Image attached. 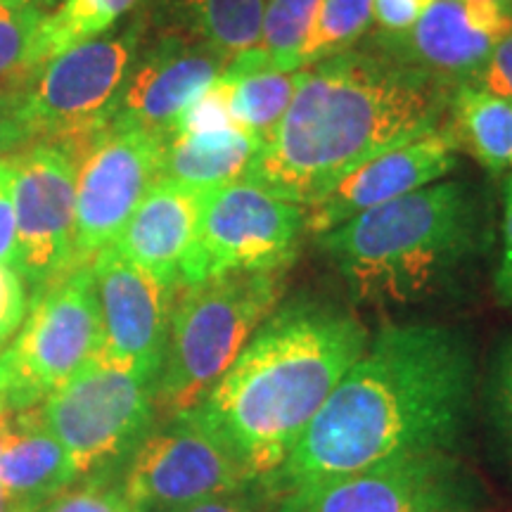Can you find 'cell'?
I'll return each instance as SVG.
<instances>
[{
  "label": "cell",
  "mask_w": 512,
  "mask_h": 512,
  "mask_svg": "<svg viewBox=\"0 0 512 512\" xmlns=\"http://www.w3.org/2000/svg\"><path fill=\"white\" fill-rule=\"evenodd\" d=\"M512 12L477 0H434L413 29L399 38L375 41L446 88L475 83L498 41L508 34Z\"/></svg>",
  "instance_id": "16"
},
{
  "label": "cell",
  "mask_w": 512,
  "mask_h": 512,
  "mask_svg": "<svg viewBox=\"0 0 512 512\" xmlns=\"http://www.w3.org/2000/svg\"><path fill=\"white\" fill-rule=\"evenodd\" d=\"M131 512H140V510H136V508H133V510H131Z\"/></svg>",
  "instance_id": "43"
},
{
  "label": "cell",
  "mask_w": 512,
  "mask_h": 512,
  "mask_svg": "<svg viewBox=\"0 0 512 512\" xmlns=\"http://www.w3.org/2000/svg\"><path fill=\"white\" fill-rule=\"evenodd\" d=\"M46 12L0 0V91H22L34 76V43Z\"/></svg>",
  "instance_id": "27"
},
{
  "label": "cell",
  "mask_w": 512,
  "mask_h": 512,
  "mask_svg": "<svg viewBox=\"0 0 512 512\" xmlns=\"http://www.w3.org/2000/svg\"><path fill=\"white\" fill-rule=\"evenodd\" d=\"M228 128H240L233 114V100H230V83L223 74L216 79L207 91H202L190 102L188 110L181 114L174 133L183 136H200V133H219ZM171 133V136H174Z\"/></svg>",
  "instance_id": "28"
},
{
  "label": "cell",
  "mask_w": 512,
  "mask_h": 512,
  "mask_svg": "<svg viewBox=\"0 0 512 512\" xmlns=\"http://www.w3.org/2000/svg\"><path fill=\"white\" fill-rule=\"evenodd\" d=\"M157 382L93 361L41 401L43 420L72 460L76 482L107 477L133 456L155 422Z\"/></svg>",
  "instance_id": "7"
},
{
  "label": "cell",
  "mask_w": 512,
  "mask_h": 512,
  "mask_svg": "<svg viewBox=\"0 0 512 512\" xmlns=\"http://www.w3.org/2000/svg\"><path fill=\"white\" fill-rule=\"evenodd\" d=\"M169 512H261V510L249 503L242 494H230V496H216V498H207V501L183 505V508H176Z\"/></svg>",
  "instance_id": "37"
},
{
  "label": "cell",
  "mask_w": 512,
  "mask_h": 512,
  "mask_svg": "<svg viewBox=\"0 0 512 512\" xmlns=\"http://www.w3.org/2000/svg\"><path fill=\"white\" fill-rule=\"evenodd\" d=\"M27 283L15 268L0 266V349H5L22 328L29 311Z\"/></svg>",
  "instance_id": "31"
},
{
  "label": "cell",
  "mask_w": 512,
  "mask_h": 512,
  "mask_svg": "<svg viewBox=\"0 0 512 512\" xmlns=\"http://www.w3.org/2000/svg\"><path fill=\"white\" fill-rule=\"evenodd\" d=\"M496 297L512 309V174L503 192V223H501V261L496 268Z\"/></svg>",
  "instance_id": "35"
},
{
  "label": "cell",
  "mask_w": 512,
  "mask_h": 512,
  "mask_svg": "<svg viewBox=\"0 0 512 512\" xmlns=\"http://www.w3.org/2000/svg\"><path fill=\"white\" fill-rule=\"evenodd\" d=\"M17 209V273L31 292L76 264V150L29 143L12 155Z\"/></svg>",
  "instance_id": "13"
},
{
  "label": "cell",
  "mask_w": 512,
  "mask_h": 512,
  "mask_svg": "<svg viewBox=\"0 0 512 512\" xmlns=\"http://www.w3.org/2000/svg\"><path fill=\"white\" fill-rule=\"evenodd\" d=\"M444 124L458 150L470 152L489 174H512V100L463 83L451 91Z\"/></svg>",
  "instance_id": "21"
},
{
  "label": "cell",
  "mask_w": 512,
  "mask_h": 512,
  "mask_svg": "<svg viewBox=\"0 0 512 512\" xmlns=\"http://www.w3.org/2000/svg\"><path fill=\"white\" fill-rule=\"evenodd\" d=\"M373 12L375 0H320L316 29L302 55L304 67L356 48L373 24Z\"/></svg>",
  "instance_id": "26"
},
{
  "label": "cell",
  "mask_w": 512,
  "mask_h": 512,
  "mask_svg": "<svg viewBox=\"0 0 512 512\" xmlns=\"http://www.w3.org/2000/svg\"><path fill=\"white\" fill-rule=\"evenodd\" d=\"M15 413L17 408L12 406H0V456L5 453V448L10 444V437H12V427H15Z\"/></svg>",
  "instance_id": "39"
},
{
  "label": "cell",
  "mask_w": 512,
  "mask_h": 512,
  "mask_svg": "<svg viewBox=\"0 0 512 512\" xmlns=\"http://www.w3.org/2000/svg\"><path fill=\"white\" fill-rule=\"evenodd\" d=\"M451 88L377 48L302 69L287 112L245 181L309 207L356 166L444 126Z\"/></svg>",
  "instance_id": "2"
},
{
  "label": "cell",
  "mask_w": 512,
  "mask_h": 512,
  "mask_svg": "<svg viewBox=\"0 0 512 512\" xmlns=\"http://www.w3.org/2000/svg\"><path fill=\"white\" fill-rule=\"evenodd\" d=\"M91 266L102 320V347L95 361L136 370L157 382L176 290L114 247L102 249Z\"/></svg>",
  "instance_id": "14"
},
{
  "label": "cell",
  "mask_w": 512,
  "mask_h": 512,
  "mask_svg": "<svg viewBox=\"0 0 512 512\" xmlns=\"http://www.w3.org/2000/svg\"><path fill=\"white\" fill-rule=\"evenodd\" d=\"M287 271H238L178 285L155 387L164 418L190 411L280 306Z\"/></svg>",
  "instance_id": "5"
},
{
  "label": "cell",
  "mask_w": 512,
  "mask_h": 512,
  "mask_svg": "<svg viewBox=\"0 0 512 512\" xmlns=\"http://www.w3.org/2000/svg\"><path fill=\"white\" fill-rule=\"evenodd\" d=\"M102 347L98 287L91 264L31 292L22 328L5 347L19 408L38 406L93 363Z\"/></svg>",
  "instance_id": "9"
},
{
  "label": "cell",
  "mask_w": 512,
  "mask_h": 512,
  "mask_svg": "<svg viewBox=\"0 0 512 512\" xmlns=\"http://www.w3.org/2000/svg\"><path fill=\"white\" fill-rule=\"evenodd\" d=\"M266 0H157L171 34H183L235 60L259 43Z\"/></svg>",
  "instance_id": "22"
},
{
  "label": "cell",
  "mask_w": 512,
  "mask_h": 512,
  "mask_svg": "<svg viewBox=\"0 0 512 512\" xmlns=\"http://www.w3.org/2000/svg\"><path fill=\"white\" fill-rule=\"evenodd\" d=\"M17 209H15V171L12 159L0 157V266L17 271Z\"/></svg>",
  "instance_id": "32"
},
{
  "label": "cell",
  "mask_w": 512,
  "mask_h": 512,
  "mask_svg": "<svg viewBox=\"0 0 512 512\" xmlns=\"http://www.w3.org/2000/svg\"><path fill=\"white\" fill-rule=\"evenodd\" d=\"M252 484L221 441L190 413H178L140 441L121 489L140 512H169L207 498L245 494Z\"/></svg>",
  "instance_id": "12"
},
{
  "label": "cell",
  "mask_w": 512,
  "mask_h": 512,
  "mask_svg": "<svg viewBox=\"0 0 512 512\" xmlns=\"http://www.w3.org/2000/svg\"><path fill=\"white\" fill-rule=\"evenodd\" d=\"M12 406L19 408L17 403V384H15V375L5 361V349H0V406Z\"/></svg>",
  "instance_id": "38"
},
{
  "label": "cell",
  "mask_w": 512,
  "mask_h": 512,
  "mask_svg": "<svg viewBox=\"0 0 512 512\" xmlns=\"http://www.w3.org/2000/svg\"><path fill=\"white\" fill-rule=\"evenodd\" d=\"M361 302L418 304L456 283L484 245L482 209L465 183H430L318 235Z\"/></svg>",
  "instance_id": "4"
},
{
  "label": "cell",
  "mask_w": 512,
  "mask_h": 512,
  "mask_svg": "<svg viewBox=\"0 0 512 512\" xmlns=\"http://www.w3.org/2000/svg\"><path fill=\"white\" fill-rule=\"evenodd\" d=\"M228 67L223 55L183 34H164L140 53L107 124L169 138L188 105Z\"/></svg>",
  "instance_id": "15"
},
{
  "label": "cell",
  "mask_w": 512,
  "mask_h": 512,
  "mask_svg": "<svg viewBox=\"0 0 512 512\" xmlns=\"http://www.w3.org/2000/svg\"><path fill=\"white\" fill-rule=\"evenodd\" d=\"M458 159V145L446 124L437 131L396 145L361 166L311 202L306 209V230L323 235L354 216L399 200L408 192L437 183L451 174Z\"/></svg>",
  "instance_id": "17"
},
{
  "label": "cell",
  "mask_w": 512,
  "mask_h": 512,
  "mask_svg": "<svg viewBox=\"0 0 512 512\" xmlns=\"http://www.w3.org/2000/svg\"><path fill=\"white\" fill-rule=\"evenodd\" d=\"M147 22L131 19L119 31L76 43L36 69L17 93V117L29 143L79 147L112 117Z\"/></svg>",
  "instance_id": "6"
},
{
  "label": "cell",
  "mask_w": 512,
  "mask_h": 512,
  "mask_svg": "<svg viewBox=\"0 0 512 512\" xmlns=\"http://www.w3.org/2000/svg\"><path fill=\"white\" fill-rule=\"evenodd\" d=\"M306 233L302 204L280 200L245 178L204 190L178 285L238 271H290Z\"/></svg>",
  "instance_id": "8"
},
{
  "label": "cell",
  "mask_w": 512,
  "mask_h": 512,
  "mask_svg": "<svg viewBox=\"0 0 512 512\" xmlns=\"http://www.w3.org/2000/svg\"><path fill=\"white\" fill-rule=\"evenodd\" d=\"M477 3H489V5H496V8L512 12V0H477Z\"/></svg>",
  "instance_id": "42"
},
{
  "label": "cell",
  "mask_w": 512,
  "mask_h": 512,
  "mask_svg": "<svg viewBox=\"0 0 512 512\" xmlns=\"http://www.w3.org/2000/svg\"><path fill=\"white\" fill-rule=\"evenodd\" d=\"M121 486L107 482V477H88L81 484H72L50 498L36 512H131Z\"/></svg>",
  "instance_id": "29"
},
{
  "label": "cell",
  "mask_w": 512,
  "mask_h": 512,
  "mask_svg": "<svg viewBox=\"0 0 512 512\" xmlns=\"http://www.w3.org/2000/svg\"><path fill=\"white\" fill-rule=\"evenodd\" d=\"M261 145L264 140L247 133L245 128L200 136L174 133L164 140L159 176L200 192L221 188L247 176Z\"/></svg>",
  "instance_id": "20"
},
{
  "label": "cell",
  "mask_w": 512,
  "mask_h": 512,
  "mask_svg": "<svg viewBox=\"0 0 512 512\" xmlns=\"http://www.w3.org/2000/svg\"><path fill=\"white\" fill-rule=\"evenodd\" d=\"M202 195L200 190L159 176L112 247L176 290L183 259L195 240Z\"/></svg>",
  "instance_id": "18"
},
{
  "label": "cell",
  "mask_w": 512,
  "mask_h": 512,
  "mask_svg": "<svg viewBox=\"0 0 512 512\" xmlns=\"http://www.w3.org/2000/svg\"><path fill=\"white\" fill-rule=\"evenodd\" d=\"M17 93L0 91V157L10 150H22L27 145L22 124L17 117Z\"/></svg>",
  "instance_id": "36"
},
{
  "label": "cell",
  "mask_w": 512,
  "mask_h": 512,
  "mask_svg": "<svg viewBox=\"0 0 512 512\" xmlns=\"http://www.w3.org/2000/svg\"><path fill=\"white\" fill-rule=\"evenodd\" d=\"M74 482L72 460L43 420L41 406L17 408L10 444L0 456V486L36 512Z\"/></svg>",
  "instance_id": "19"
},
{
  "label": "cell",
  "mask_w": 512,
  "mask_h": 512,
  "mask_svg": "<svg viewBox=\"0 0 512 512\" xmlns=\"http://www.w3.org/2000/svg\"><path fill=\"white\" fill-rule=\"evenodd\" d=\"M489 406L498 437L512 456V337L503 342L494 358L489 380Z\"/></svg>",
  "instance_id": "30"
},
{
  "label": "cell",
  "mask_w": 512,
  "mask_h": 512,
  "mask_svg": "<svg viewBox=\"0 0 512 512\" xmlns=\"http://www.w3.org/2000/svg\"><path fill=\"white\" fill-rule=\"evenodd\" d=\"M223 79L230 83V100L238 126L266 140L290 107L302 79V69L278 72L247 62L245 57H235L223 69Z\"/></svg>",
  "instance_id": "23"
},
{
  "label": "cell",
  "mask_w": 512,
  "mask_h": 512,
  "mask_svg": "<svg viewBox=\"0 0 512 512\" xmlns=\"http://www.w3.org/2000/svg\"><path fill=\"white\" fill-rule=\"evenodd\" d=\"M434 0H375L373 22L377 24L375 41H389L399 38L408 29L415 27V22L425 15Z\"/></svg>",
  "instance_id": "33"
},
{
  "label": "cell",
  "mask_w": 512,
  "mask_h": 512,
  "mask_svg": "<svg viewBox=\"0 0 512 512\" xmlns=\"http://www.w3.org/2000/svg\"><path fill=\"white\" fill-rule=\"evenodd\" d=\"M477 86L486 88L489 93L501 95L505 100H512V24L498 46L491 53L489 62L477 76Z\"/></svg>",
  "instance_id": "34"
},
{
  "label": "cell",
  "mask_w": 512,
  "mask_h": 512,
  "mask_svg": "<svg viewBox=\"0 0 512 512\" xmlns=\"http://www.w3.org/2000/svg\"><path fill=\"white\" fill-rule=\"evenodd\" d=\"M164 138L102 126L76 147V264L112 247L159 178Z\"/></svg>",
  "instance_id": "11"
},
{
  "label": "cell",
  "mask_w": 512,
  "mask_h": 512,
  "mask_svg": "<svg viewBox=\"0 0 512 512\" xmlns=\"http://www.w3.org/2000/svg\"><path fill=\"white\" fill-rule=\"evenodd\" d=\"M368 347L354 313L318 299L278 306L190 413L266 484Z\"/></svg>",
  "instance_id": "3"
},
{
  "label": "cell",
  "mask_w": 512,
  "mask_h": 512,
  "mask_svg": "<svg viewBox=\"0 0 512 512\" xmlns=\"http://www.w3.org/2000/svg\"><path fill=\"white\" fill-rule=\"evenodd\" d=\"M0 512H34L29 508V505H24L22 501H17V498H12L8 491L0 486Z\"/></svg>",
  "instance_id": "40"
},
{
  "label": "cell",
  "mask_w": 512,
  "mask_h": 512,
  "mask_svg": "<svg viewBox=\"0 0 512 512\" xmlns=\"http://www.w3.org/2000/svg\"><path fill=\"white\" fill-rule=\"evenodd\" d=\"M475 389V351L463 332L437 323L389 325L264 489L280 498L389 460L451 453L470 425Z\"/></svg>",
  "instance_id": "1"
},
{
  "label": "cell",
  "mask_w": 512,
  "mask_h": 512,
  "mask_svg": "<svg viewBox=\"0 0 512 512\" xmlns=\"http://www.w3.org/2000/svg\"><path fill=\"white\" fill-rule=\"evenodd\" d=\"M320 0H266L259 43L247 53V62L278 72L304 69L302 55L316 29Z\"/></svg>",
  "instance_id": "25"
},
{
  "label": "cell",
  "mask_w": 512,
  "mask_h": 512,
  "mask_svg": "<svg viewBox=\"0 0 512 512\" xmlns=\"http://www.w3.org/2000/svg\"><path fill=\"white\" fill-rule=\"evenodd\" d=\"M3 3H12V5H31V8H38L41 12H48L55 8L57 0H3Z\"/></svg>",
  "instance_id": "41"
},
{
  "label": "cell",
  "mask_w": 512,
  "mask_h": 512,
  "mask_svg": "<svg viewBox=\"0 0 512 512\" xmlns=\"http://www.w3.org/2000/svg\"><path fill=\"white\" fill-rule=\"evenodd\" d=\"M145 0H60L41 19L34 43V72L76 43L110 34L121 19L133 15Z\"/></svg>",
  "instance_id": "24"
},
{
  "label": "cell",
  "mask_w": 512,
  "mask_h": 512,
  "mask_svg": "<svg viewBox=\"0 0 512 512\" xmlns=\"http://www.w3.org/2000/svg\"><path fill=\"white\" fill-rule=\"evenodd\" d=\"M486 503L482 479L463 460L427 453L299 486L275 512H484Z\"/></svg>",
  "instance_id": "10"
}]
</instances>
